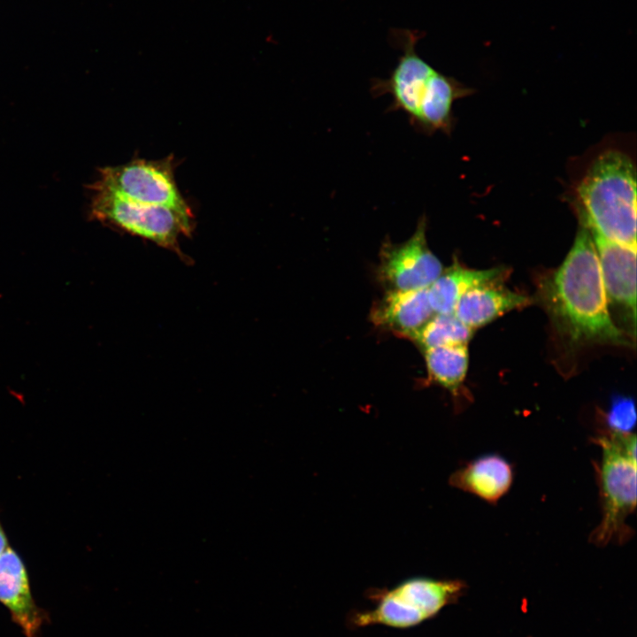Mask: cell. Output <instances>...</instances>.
<instances>
[{"label":"cell","instance_id":"cell-1","mask_svg":"<svg viewBox=\"0 0 637 637\" xmlns=\"http://www.w3.org/2000/svg\"><path fill=\"white\" fill-rule=\"evenodd\" d=\"M545 295L554 320L571 340L626 344L610 315L596 249L587 226L579 229L566 257L547 281Z\"/></svg>","mask_w":637,"mask_h":637},{"label":"cell","instance_id":"cell-2","mask_svg":"<svg viewBox=\"0 0 637 637\" xmlns=\"http://www.w3.org/2000/svg\"><path fill=\"white\" fill-rule=\"evenodd\" d=\"M636 174L618 150L600 155L582 179L578 194L586 226L599 235L636 247Z\"/></svg>","mask_w":637,"mask_h":637},{"label":"cell","instance_id":"cell-3","mask_svg":"<svg viewBox=\"0 0 637 637\" xmlns=\"http://www.w3.org/2000/svg\"><path fill=\"white\" fill-rule=\"evenodd\" d=\"M595 442L602 453L596 465L602 518L590 541L598 546L621 544L633 533L626 520L636 507V436L605 431Z\"/></svg>","mask_w":637,"mask_h":637},{"label":"cell","instance_id":"cell-4","mask_svg":"<svg viewBox=\"0 0 637 637\" xmlns=\"http://www.w3.org/2000/svg\"><path fill=\"white\" fill-rule=\"evenodd\" d=\"M89 188L92 219L173 250H178L181 236L191 234L192 213L136 203L103 189Z\"/></svg>","mask_w":637,"mask_h":637},{"label":"cell","instance_id":"cell-5","mask_svg":"<svg viewBox=\"0 0 637 637\" xmlns=\"http://www.w3.org/2000/svg\"><path fill=\"white\" fill-rule=\"evenodd\" d=\"M465 588L460 580L411 578L379 595V602L370 610L357 614L359 626L383 625L407 628L436 615L456 601Z\"/></svg>","mask_w":637,"mask_h":637},{"label":"cell","instance_id":"cell-6","mask_svg":"<svg viewBox=\"0 0 637 637\" xmlns=\"http://www.w3.org/2000/svg\"><path fill=\"white\" fill-rule=\"evenodd\" d=\"M89 187L146 204L170 207L192 213L173 175V161L135 159L124 165L105 166Z\"/></svg>","mask_w":637,"mask_h":637},{"label":"cell","instance_id":"cell-7","mask_svg":"<svg viewBox=\"0 0 637 637\" xmlns=\"http://www.w3.org/2000/svg\"><path fill=\"white\" fill-rule=\"evenodd\" d=\"M426 223V215H422L408 240L383 243L378 277L387 291L427 288L442 272L441 261L427 245Z\"/></svg>","mask_w":637,"mask_h":637},{"label":"cell","instance_id":"cell-8","mask_svg":"<svg viewBox=\"0 0 637 637\" xmlns=\"http://www.w3.org/2000/svg\"><path fill=\"white\" fill-rule=\"evenodd\" d=\"M395 42L402 50L396 66L387 79H374L372 92L392 97L389 111H402L413 126L425 99L430 79L435 72L416 51L420 37L417 30H393Z\"/></svg>","mask_w":637,"mask_h":637},{"label":"cell","instance_id":"cell-9","mask_svg":"<svg viewBox=\"0 0 637 637\" xmlns=\"http://www.w3.org/2000/svg\"><path fill=\"white\" fill-rule=\"evenodd\" d=\"M589 231L596 249L608 302L625 310L635 326L636 247L608 240Z\"/></svg>","mask_w":637,"mask_h":637},{"label":"cell","instance_id":"cell-10","mask_svg":"<svg viewBox=\"0 0 637 637\" xmlns=\"http://www.w3.org/2000/svg\"><path fill=\"white\" fill-rule=\"evenodd\" d=\"M0 602L27 637H38L45 615L33 598L22 558L9 546L0 555Z\"/></svg>","mask_w":637,"mask_h":637},{"label":"cell","instance_id":"cell-11","mask_svg":"<svg viewBox=\"0 0 637 637\" xmlns=\"http://www.w3.org/2000/svg\"><path fill=\"white\" fill-rule=\"evenodd\" d=\"M434 314L424 288L388 290L373 305L370 317L375 326L410 339Z\"/></svg>","mask_w":637,"mask_h":637},{"label":"cell","instance_id":"cell-12","mask_svg":"<svg viewBox=\"0 0 637 637\" xmlns=\"http://www.w3.org/2000/svg\"><path fill=\"white\" fill-rule=\"evenodd\" d=\"M529 302L527 296L505 288L495 280L466 290L457 303L453 313L464 325L474 329Z\"/></svg>","mask_w":637,"mask_h":637},{"label":"cell","instance_id":"cell-13","mask_svg":"<svg viewBox=\"0 0 637 637\" xmlns=\"http://www.w3.org/2000/svg\"><path fill=\"white\" fill-rule=\"evenodd\" d=\"M511 464L497 454L481 456L454 472L449 484L480 499L495 503L511 487Z\"/></svg>","mask_w":637,"mask_h":637},{"label":"cell","instance_id":"cell-14","mask_svg":"<svg viewBox=\"0 0 637 637\" xmlns=\"http://www.w3.org/2000/svg\"><path fill=\"white\" fill-rule=\"evenodd\" d=\"M503 270L492 268L474 270L454 264L427 288L428 300L434 313H453L457 303L469 288L486 282L495 281Z\"/></svg>","mask_w":637,"mask_h":637},{"label":"cell","instance_id":"cell-15","mask_svg":"<svg viewBox=\"0 0 637 637\" xmlns=\"http://www.w3.org/2000/svg\"><path fill=\"white\" fill-rule=\"evenodd\" d=\"M464 90L453 79L435 70L421 105L418 116L412 127L431 134L436 130L448 132L451 127V110L454 101Z\"/></svg>","mask_w":637,"mask_h":637},{"label":"cell","instance_id":"cell-16","mask_svg":"<svg viewBox=\"0 0 637 637\" xmlns=\"http://www.w3.org/2000/svg\"><path fill=\"white\" fill-rule=\"evenodd\" d=\"M423 351L430 381L457 397L468 371L467 344L430 348Z\"/></svg>","mask_w":637,"mask_h":637},{"label":"cell","instance_id":"cell-17","mask_svg":"<svg viewBox=\"0 0 637 637\" xmlns=\"http://www.w3.org/2000/svg\"><path fill=\"white\" fill-rule=\"evenodd\" d=\"M473 329L460 321L454 313H434L410 339L421 349L467 344Z\"/></svg>","mask_w":637,"mask_h":637},{"label":"cell","instance_id":"cell-18","mask_svg":"<svg viewBox=\"0 0 637 637\" xmlns=\"http://www.w3.org/2000/svg\"><path fill=\"white\" fill-rule=\"evenodd\" d=\"M606 431L618 434H631L636 421L634 401L632 397L616 395L604 416Z\"/></svg>","mask_w":637,"mask_h":637},{"label":"cell","instance_id":"cell-19","mask_svg":"<svg viewBox=\"0 0 637 637\" xmlns=\"http://www.w3.org/2000/svg\"><path fill=\"white\" fill-rule=\"evenodd\" d=\"M7 547L8 539L0 522V555L6 549Z\"/></svg>","mask_w":637,"mask_h":637}]
</instances>
